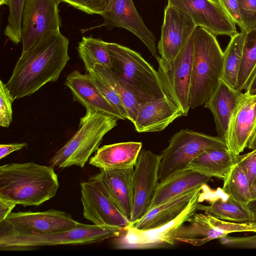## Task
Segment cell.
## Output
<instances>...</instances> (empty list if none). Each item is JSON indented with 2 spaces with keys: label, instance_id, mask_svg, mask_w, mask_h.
I'll list each match as a JSON object with an SVG mask.
<instances>
[{
  "label": "cell",
  "instance_id": "obj_44",
  "mask_svg": "<svg viewBox=\"0 0 256 256\" xmlns=\"http://www.w3.org/2000/svg\"><path fill=\"white\" fill-rule=\"evenodd\" d=\"M251 196L252 200L256 198V182L255 184L251 188Z\"/></svg>",
  "mask_w": 256,
  "mask_h": 256
},
{
  "label": "cell",
  "instance_id": "obj_9",
  "mask_svg": "<svg viewBox=\"0 0 256 256\" xmlns=\"http://www.w3.org/2000/svg\"><path fill=\"white\" fill-rule=\"evenodd\" d=\"M193 34L176 56L165 61L158 56V73L166 96L188 114L190 107V89L193 58Z\"/></svg>",
  "mask_w": 256,
  "mask_h": 256
},
{
  "label": "cell",
  "instance_id": "obj_43",
  "mask_svg": "<svg viewBox=\"0 0 256 256\" xmlns=\"http://www.w3.org/2000/svg\"><path fill=\"white\" fill-rule=\"evenodd\" d=\"M247 148L252 150L256 149V129L248 143Z\"/></svg>",
  "mask_w": 256,
  "mask_h": 256
},
{
  "label": "cell",
  "instance_id": "obj_19",
  "mask_svg": "<svg viewBox=\"0 0 256 256\" xmlns=\"http://www.w3.org/2000/svg\"><path fill=\"white\" fill-rule=\"evenodd\" d=\"M64 84L71 91L73 100L82 104L86 110L102 112L118 120H124L119 110L103 96L88 73L82 74L74 70L67 76Z\"/></svg>",
  "mask_w": 256,
  "mask_h": 256
},
{
  "label": "cell",
  "instance_id": "obj_42",
  "mask_svg": "<svg viewBox=\"0 0 256 256\" xmlns=\"http://www.w3.org/2000/svg\"><path fill=\"white\" fill-rule=\"evenodd\" d=\"M254 221H256V198L251 200L247 204Z\"/></svg>",
  "mask_w": 256,
  "mask_h": 256
},
{
  "label": "cell",
  "instance_id": "obj_34",
  "mask_svg": "<svg viewBox=\"0 0 256 256\" xmlns=\"http://www.w3.org/2000/svg\"><path fill=\"white\" fill-rule=\"evenodd\" d=\"M64 2L88 14H100L104 10L108 0H57Z\"/></svg>",
  "mask_w": 256,
  "mask_h": 256
},
{
  "label": "cell",
  "instance_id": "obj_16",
  "mask_svg": "<svg viewBox=\"0 0 256 256\" xmlns=\"http://www.w3.org/2000/svg\"><path fill=\"white\" fill-rule=\"evenodd\" d=\"M197 26L186 14L168 4L164 16L158 50L160 58L173 60L182 50Z\"/></svg>",
  "mask_w": 256,
  "mask_h": 256
},
{
  "label": "cell",
  "instance_id": "obj_23",
  "mask_svg": "<svg viewBox=\"0 0 256 256\" xmlns=\"http://www.w3.org/2000/svg\"><path fill=\"white\" fill-rule=\"evenodd\" d=\"M141 142H128L104 145L90 158V164L100 170L134 168L142 150Z\"/></svg>",
  "mask_w": 256,
  "mask_h": 256
},
{
  "label": "cell",
  "instance_id": "obj_2",
  "mask_svg": "<svg viewBox=\"0 0 256 256\" xmlns=\"http://www.w3.org/2000/svg\"><path fill=\"white\" fill-rule=\"evenodd\" d=\"M59 186L50 166L28 162L0 166V198L16 205L40 206L54 197Z\"/></svg>",
  "mask_w": 256,
  "mask_h": 256
},
{
  "label": "cell",
  "instance_id": "obj_27",
  "mask_svg": "<svg viewBox=\"0 0 256 256\" xmlns=\"http://www.w3.org/2000/svg\"><path fill=\"white\" fill-rule=\"evenodd\" d=\"M245 32H237L230 40L224 52L222 72L221 79L235 88L241 64Z\"/></svg>",
  "mask_w": 256,
  "mask_h": 256
},
{
  "label": "cell",
  "instance_id": "obj_12",
  "mask_svg": "<svg viewBox=\"0 0 256 256\" xmlns=\"http://www.w3.org/2000/svg\"><path fill=\"white\" fill-rule=\"evenodd\" d=\"M161 156L149 150H141L134 167V206L130 223L140 218L150 209L159 184Z\"/></svg>",
  "mask_w": 256,
  "mask_h": 256
},
{
  "label": "cell",
  "instance_id": "obj_39",
  "mask_svg": "<svg viewBox=\"0 0 256 256\" xmlns=\"http://www.w3.org/2000/svg\"><path fill=\"white\" fill-rule=\"evenodd\" d=\"M27 145L26 142L1 144L0 145V159H2L14 152L22 150Z\"/></svg>",
  "mask_w": 256,
  "mask_h": 256
},
{
  "label": "cell",
  "instance_id": "obj_5",
  "mask_svg": "<svg viewBox=\"0 0 256 256\" xmlns=\"http://www.w3.org/2000/svg\"><path fill=\"white\" fill-rule=\"evenodd\" d=\"M112 70L130 88L140 104L167 96L158 72L136 52L106 42Z\"/></svg>",
  "mask_w": 256,
  "mask_h": 256
},
{
  "label": "cell",
  "instance_id": "obj_26",
  "mask_svg": "<svg viewBox=\"0 0 256 256\" xmlns=\"http://www.w3.org/2000/svg\"><path fill=\"white\" fill-rule=\"evenodd\" d=\"M237 156L227 148H209L194 158L189 164L187 169L207 176L224 180L231 168L236 162Z\"/></svg>",
  "mask_w": 256,
  "mask_h": 256
},
{
  "label": "cell",
  "instance_id": "obj_36",
  "mask_svg": "<svg viewBox=\"0 0 256 256\" xmlns=\"http://www.w3.org/2000/svg\"><path fill=\"white\" fill-rule=\"evenodd\" d=\"M236 162L246 174L251 188L256 182V149L238 156Z\"/></svg>",
  "mask_w": 256,
  "mask_h": 256
},
{
  "label": "cell",
  "instance_id": "obj_29",
  "mask_svg": "<svg viewBox=\"0 0 256 256\" xmlns=\"http://www.w3.org/2000/svg\"><path fill=\"white\" fill-rule=\"evenodd\" d=\"M256 67V28L246 32L241 64L235 89L242 91Z\"/></svg>",
  "mask_w": 256,
  "mask_h": 256
},
{
  "label": "cell",
  "instance_id": "obj_33",
  "mask_svg": "<svg viewBox=\"0 0 256 256\" xmlns=\"http://www.w3.org/2000/svg\"><path fill=\"white\" fill-rule=\"evenodd\" d=\"M14 101L6 86L0 80V126L8 128L12 120V104Z\"/></svg>",
  "mask_w": 256,
  "mask_h": 256
},
{
  "label": "cell",
  "instance_id": "obj_32",
  "mask_svg": "<svg viewBox=\"0 0 256 256\" xmlns=\"http://www.w3.org/2000/svg\"><path fill=\"white\" fill-rule=\"evenodd\" d=\"M85 68L86 72L91 76L95 84L106 99L119 110L124 120H128L126 109L116 92L94 70L90 68Z\"/></svg>",
  "mask_w": 256,
  "mask_h": 256
},
{
  "label": "cell",
  "instance_id": "obj_7",
  "mask_svg": "<svg viewBox=\"0 0 256 256\" xmlns=\"http://www.w3.org/2000/svg\"><path fill=\"white\" fill-rule=\"evenodd\" d=\"M221 148L226 146L218 136L181 130L170 138L168 146L162 152L159 182L186 170L189 164L204 150Z\"/></svg>",
  "mask_w": 256,
  "mask_h": 256
},
{
  "label": "cell",
  "instance_id": "obj_3",
  "mask_svg": "<svg viewBox=\"0 0 256 256\" xmlns=\"http://www.w3.org/2000/svg\"><path fill=\"white\" fill-rule=\"evenodd\" d=\"M224 52L216 36L197 26L193 34V58L190 83V107L204 104L222 78Z\"/></svg>",
  "mask_w": 256,
  "mask_h": 256
},
{
  "label": "cell",
  "instance_id": "obj_8",
  "mask_svg": "<svg viewBox=\"0 0 256 256\" xmlns=\"http://www.w3.org/2000/svg\"><path fill=\"white\" fill-rule=\"evenodd\" d=\"M202 187L194 194L186 208L172 220L148 230L136 229L130 225L121 234L114 238V248L120 250L152 249L173 246L180 228L196 213L202 202L200 194Z\"/></svg>",
  "mask_w": 256,
  "mask_h": 256
},
{
  "label": "cell",
  "instance_id": "obj_31",
  "mask_svg": "<svg viewBox=\"0 0 256 256\" xmlns=\"http://www.w3.org/2000/svg\"><path fill=\"white\" fill-rule=\"evenodd\" d=\"M78 46L82 48L96 62L106 68H112V62L106 42L92 36H84Z\"/></svg>",
  "mask_w": 256,
  "mask_h": 256
},
{
  "label": "cell",
  "instance_id": "obj_4",
  "mask_svg": "<svg viewBox=\"0 0 256 256\" xmlns=\"http://www.w3.org/2000/svg\"><path fill=\"white\" fill-rule=\"evenodd\" d=\"M115 117L100 112L86 110L78 128L71 138L50 158L52 168L72 166L83 168L99 148L104 136L118 124Z\"/></svg>",
  "mask_w": 256,
  "mask_h": 256
},
{
  "label": "cell",
  "instance_id": "obj_17",
  "mask_svg": "<svg viewBox=\"0 0 256 256\" xmlns=\"http://www.w3.org/2000/svg\"><path fill=\"white\" fill-rule=\"evenodd\" d=\"M134 168L121 170H100L90 176L94 181L129 220L134 206Z\"/></svg>",
  "mask_w": 256,
  "mask_h": 256
},
{
  "label": "cell",
  "instance_id": "obj_13",
  "mask_svg": "<svg viewBox=\"0 0 256 256\" xmlns=\"http://www.w3.org/2000/svg\"><path fill=\"white\" fill-rule=\"evenodd\" d=\"M168 4L188 16L196 26L215 36L236 34V23L218 0H168Z\"/></svg>",
  "mask_w": 256,
  "mask_h": 256
},
{
  "label": "cell",
  "instance_id": "obj_37",
  "mask_svg": "<svg viewBox=\"0 0 256 256\" xmlns=\"http://www.w3.org/2000/svg\"><path fill=\"white\" fill-rule=\"evenodd\" d=\"M220 243L227 247L236 248H256V234L243 237L229 236L218 239Z\"/></svg>",
  "mask_w": 256,
  "mask_h": 256
},
{
  "label": "cell",
  "instance_id": "obj_18",
  "mask_svg": "<svg viewBox=\"0 0 256 256\" xmlns=\"http://www.w3.org/2000/svg\"><path fill=\"white\" fill-rule=\"evenodd\" d=\"M256 129V94L244 96L231 118L226 144L228 150L238 156L247 148Z\"/></svg>",
  "mask_w": 256,
  "mask_h": 256
},
{
  "label": "cell",
  "instance_id": "obj_22",
  "mask_svg": "<svg viewBox=\"0 0 256 256\" xmlns=\"http://www.w3.org/2000/svg\"><path fill=\"white\" fill-rule=\"evenodd\" d=\"M244 94L222 79L216 88L204 104L212 112L218 136L226 143L232 116Z\"/></svg>",
  "mask_w": 256,
  "mask_h": 256
},
{
  "label": "cell",
  "instance_id": "obj_41",
  "mask_svg": "<svg viewBox=\"0 0 256 256\" xmlns=\"http://www.w3.org/2000/svg\"><path fill=\"white\" fill-rule=\"evenodd\" d=\"M244 90L246 94L249 95L256 94V67L251 74Z\"/></svg>",
  "mask_w": 256,
  "mask_h": 256
},
{
  "label": "cell",
  "instance_id": "obj_30",
  "mask_svg": "<svg viewBox=\"0 0 256 256\" xmlns=\"http://www.w3.org/2000/svg\"><path fill=\"white\" fill-rule=\"evenodd\" d=\"M26 0H10L8 23L4 33L14 44L22 40V18Z\"/></svg>",
  "mask_w": 256,
  "mask_h": 256
},
{
  "label": "cell",
  "instance_id": "obj_10",
  "mask_svg": "<svg viewBox=\"0 0 256 256\" xmlns=\"http://www.w3.org/2000/svg\"><path fill=\"white\" fill-rule=\"evenodd\" d=\"M79 223L68 213L54 209L12 212L0 222V236L50 234L71 229Z\"/></svg>",
  "mask_w": 256,
  "mask_h": 256
},
{
  "label": "cell",
  "instance_id": "obj_20",
  "mask_svg": "<svg viewBox=\"0 0 256 256\" xmlns=\"http://www.w3.org/2000/svg\"><path fill=\"white\" fill-rule=\"evenodd\" d=\"M183 116L180 108L166 96L140 104L133 124L140 133L160 132Z\"/></svg>",
  "mask_w": 256,
  "mask_h": 256
},
{
  "label": "cell",
  "instance_id": "obj_24",
  "mask_svg": "<svg viewBox=\"0 0 256 256\" xmlns=\"http://www.w3.org/2000/svg\"><path fill=\"white\" fill-rule=\"evenodd\" d=\"M202 187L175 196L154 206L130 225L138 230H145L161 226L172 220L186 208L191 198Z\"/></svg>",
  "mask_w": 256,
  "mask_h": 256
},
{
  "label": "cell",
  "instance_id": "obj_15",
  "mask_svg": "<svg viewBox=\"0 0 256 256\" xmlns=\"http://www.w3.org/2000/svg\"><path fill=\"white\" fill-rule=\"evenodd\" d=\"M82 214L94 224L125 228L130 224L126 216L92 180L80 183Z\"/></svg>",
  "mask_w": 256,
  "mask_h": 256
},
{
  "label": "cell",
  "instance_id": "obj_14",
  "mask_svg": "<svg viewBox=\"0 0 256 256\" xmlns=\"http://www.w3.org/2000/svg\"><path fill=\"white\" fill-rule=\"evenodd\" d=\"M100 16L103 22L92 28L104 26L108 30L114 28L126 29L138 37L158 59L155 36L146 26L132 0H108Z\"/></svg>",
  "mask_w": 256,
  "mask_h": 256
},
{
  "label": "cell",
  "instance_id": "obj_35",
  "mask_svg": "<svg viewBox=\"0 0 256 256\" xmlns=\"http://www.w3.org/2000/svg\"><path fill=\"white\" fill-rule=\"evenodd\" d=\"M246 32L256 28V0H237Z\"/></svg>",
  "mask_w": 256,
  "mask_h": 256
},
{
  "label": "cell",
  "instance_id": "obj_25",
  "mask_svg": "<svg viewBox=\"0 0 256 256\" xmlns=\"http://www.w3.org/2000/svg\"><path fill=\"white\" fill-rule=\"evenodd\" d=\"M211 178L186 169L159 182L149 210L175 196L202 187L207 184Z\"/></svg>",
  "mask_w": 256,
  "mask_h": 256
},
{
  "label": "cell",
  "instance_id": "obj_21",
  "mask_svg": "<svg viewBox=\"0 0 256 256\" xmlns=\"http://www.w3.org/2000/svg\"><path fill=\"white\" fill-rule=\"evenodd\" d=\"M200 197L202 202L206 200L210 204H200L198 210L204 211L206 214L228 222L254 221L247 206L238 202L222 188L214 190L206 184L202 186Z\"/></svg>",
  "mask_w": 256,
  "mask_h": 256
},
{
  "label": "cell",
  "instance_id": "obj_45",
  "mask_svg": "<svg viewBox=\"0 0 256 256\" xmlns=\"http://www.w3.org/2000/svg\"><path fill=\"white\" fill-rule=\"evenodd\" d=\"M10 0H0V5H7L8 6Z\"/></svg>",
  "mask_w": 256,
  "mask_h": 256
},
{
  "label": "cell",
  "instance_id": "obj_6",
  "mask_svg": "<svg viewBox=\"0 0 256 256\" xmlns=\"http://www.w3.org/2000/svg\"><path fill=\"white\" fill-rule=\"evenodd\" d=\"M124 228L80 222L71 229L50 234L0 236V250L26 251L46 246L90 244L116 237Z\"/></svg>",
  "mask_w": 256,
  "mask_h": 256
},
{
  "label": "cell",
  "instance_id": "obj_40",
  "mask_svg": "<svg viewBox=\"0 0 256 256\" xmlns=\"http://www.w3.org/2000/svg\"><path fill=\"white\" fill-rule=\"evenodd\" d=\"M16 206V204L12 202L0 198V222L12 212Z\"/></svg>",
  "mask_w": 256,
  "mask_h": 256
},
{
  "label": "cell",
  "instance_id": "obj_28",
  "mask_svg": "<svg viewBox=\"0 0 256 256\" xmlns=\"http://www.w3.org/2000/svg\"><path fill=\"white\" fill-rule=\"evenodd\" d=\"M223 180L222 190L234 200L246 206L252 200L248 180L237 162L231 168Z\"/></svg>",
  "mask_w": 256,
  "mask_h": 256
},
{
  "label": "cell",
  "instance_id": "obj_1",
  "mask_svg": "<svg viewBox=\"0 0 256 256\" xmlns=\"http://www.w3.org/2000/svg\"><path fill=\"white\" fill-rule=\"evenodd\" d=\"M68 46V39L56 31L47 34L22 54L6 84L14 100L56 81L70 59Z\"/></svg>",
  "mask_w": 256,
  "mask_h": 256
},
{
  "label": "cell",
  "instance_id": "obj_38",
  "mask_svg": "<svg viewBox=\"0 0 256 256\" xmlns=\"http://www.w3.org/2000/svg\"><path fill=\"white\" fill-rule=\"evenodd\" d=\"M218 0L236 24L240 28L242 32H246L244 26L240 16L237 0Z\"/></svg>",
  "mask_w": 256,
  "mask_h": 256
},
{
  "label": "cell",
  "instance_id": "obj_11",
  "mask_svg": "<svg viewBox=\"0 0 256 256\" xmlns=\"http://www.w3.org/2000/svg\"><path fill=\"white\" fill-rule=\"evenodd\" d=\"M59 4L57 0H26L22 18V54L47 34L60 30Z\"/></svg>",
  "mask_w": 256,
  "mask_h": 256
}]
</instances>
